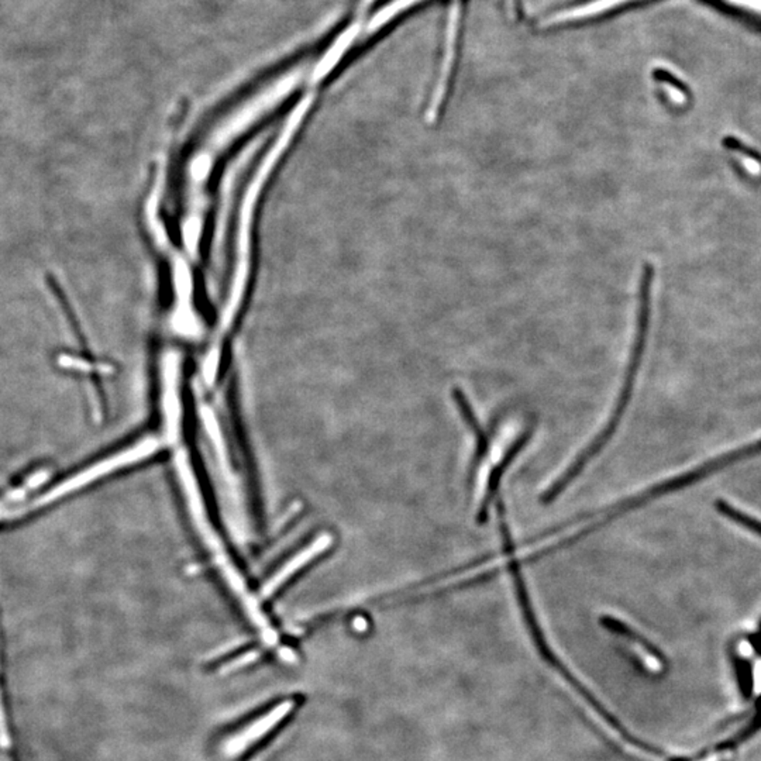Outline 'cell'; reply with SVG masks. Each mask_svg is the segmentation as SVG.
<instances>
[{
    "instance_id": "6da1fadb",
    "label": "cell",
    "mask_w": 761,
    "mask_h": 761,
    "mask_svg": "<svg viewBox=\"0 0 761 761\" xmlns=\"http://www.w3.org/2000/svg\"><path fill=\"white\" fill-rule=\"evenodd\" d=\"M653 278H655V268H653L650 263H646L643 269H641L640 291H639L638 331H636L635 344H633L630 361H629L628 371H626L622 393L619 395L618 403H616L615 409H613L612 416L609 419L603 430L588 446V448H585V451H583L578 456L577 460L574 461L568 467L567 471L563 476H558V480L556 483L551 484L546 489L545 494L540 496L541 505L548 506L553 503L567 489V486L583 473L586 464L590 463L593 458H595L602 451V448H605L606 443L613 438L619 423H621L623 415H625L629 401L632 398L633 386H635L639 367H640L641 358H643V353H645L646 339H648V319H650V295Z\"/></svg>"
},
{
    "instance_id": "7a4b0ae2",
    "label": "cell",
    "mask_w": 761,
    "mask_h": 761,
    "mask_svg": "<svg viewBox=\"0 0 761 761\" xmlns=\"http://www.w3.org/2000/svg\"><path fill=\"white\" fill-rule=\"evenodd\" d=\"M177 468H178L179 476H181L182 484H184L185 494H186V499H188L189 506H191L192 515H194L195 521H196V525H198L201 535L204 536V541H206V545H208V548L213 553L219 567L223 571L233 591H236V593H239V596H240L244 608H246L249 615L251 616V621L256 623L257 628L263 630L266 640L268 643H276V635H274L273 629L267 625L266 619L263 618V613L257 608L256 601L247 593L243 581L239 577V574L234 570L231 561L227 560V556H224L221 543L217 540L216 536L213 535V531H212L211 526H209L208 521H206L204 508H202L198 488H196L194 476H192L191 470H189L188 461L181 454L177 457Z\"/></svg>"
},
{
    "instance_id": "3957f363",
    "label": "cell",
    "mask_w": 761,
    "mask_h": 761,
    "mask_svg": "<svg viewBox=\"0 0 761 761\" xmlns=\"http://www.w3.org/2000/svg\"><path fill=\"white\" fill-rule=\"evenodd\" d=\"M159 446V441L152 440V439L144 440L143 443H140L139 446H136V448L122 451V453L117 454V456L111 457V458H107V460L95 464V466L88 468V470L77 474V476H72L69 480L64 481V483L57 485L56 488L50 489L49 493L44 494V495L39 496V498L34 499L32 503H26L24 506H20V508H17L16 511H7V512L5 513L4 518L14 519L17 518V516L29 513L30 511H34V509L49 505V503H54L57 499L61 498V496L74 493L77 489L94 483V481L97 480L99 476H106V474L119 470L122 467H126L129 466V464L143 460L146 457H149L151 454L156 453Z\"/></svg>"
},
{
    "instance_id": "277c9868",
    "label": "cell",
    "mask_w": 761,
    "mask_h": 761,
    "mask_svg": "<svg viewBox=\"0 0 761 761\" xmlns=\"http://www.w3.org/2000/svg\"><path fill=\"white\" fill-rule=\"evenodd\" d=\"M298 702L295 700H285L276 703L273 710L267 711L257 720L243 726V729L237 730L233 735L224 738L221 745V753L226 760L236 761L249 755L254 747L263 743L269 735H273L278 726L288 720Z\"/></svg>"
},
{
    "instance_id": "5b68a950",
    "label": "cell",
    "mask_w": 761,
    "mask_h": 761,
    "mask_svg": "<svg viewBox=\"0 0 761 761\" xmlns=\"http://www.w3.org/2000/svg\"><path fill=\"white\" fill-rule=\"evenodd\" d=\"M531 438V430L525 431L521 438L508 448L503 460H499L498 464L494 467L491 473H489L488 483H486L485 493H484L483 499H481L480 508L476 512V525L484 526L489 519V508L493 505L494 499L498 495L499 486L503 481V474L508 470V467L513 463L516 456L525 448L526 443Z\"/></svg>"
},
{
    "instance_id": "8992f818",
    "label": "cell",
    "mask_w": 761,
    "mask_h": 761,
    "mask_svg": "<svg viewBox=\"0 0 761 761\" xmlns=\"http://www.w3.org/2000/svg\"><path fill=\"white\" fill-rule=\"evenodd\" d=\"M600 622L609 632H612L613 635L619 636V638L625 639L630 645H635L639 656L641 658H645V665L653 673H658V671L663 670L665 665H663V660H661L660 653H658L656 646L651 645L650 641L645 639V636H641L640 633L636 632L635 629L630 628L628 623L622 622V621H619V619L613 618V616H602L600 619Z\"/></svg>"
},
{
    "instance_id": "52a82bcc",
    "label": "cell",
    "mask_w": 761,
    "mask_h": 761,
    "mask_svg": "<svg viewBox=\"0 0 761 761\" xmlns=\"http://www.w3.org/2000/svg\"><path fill=\"white\" fill-rule=\"evenodd\" d=\"M451 395H453L454 403H456L457 409L460 412L461 418L464 419V421H466L468 429L473 431L474 438H476V454H474L473 461L474 471L476 470V467L480 466L481 461H483L484 458H485L486 454H488V434L485 433L483 426H481L480 421L476 418V412L473 411V406H471L470 401L467 398L463 389L456 386V388H453V391H451Z\"/></svg>"
},
{
    "instance_id": "ba28073f",
    "label": "cell",
    "mask_w": 761,
    "mask_h": 761,
    "mask_svg": "<svg viewBox=\"0 0 761 761\" xmlns=\"http://www.w3.org/2000/svg\"><path fill=\"white\" fill-rule=\"evenodd\" d=\"M360 24L354 23L351 26L346 27L339 34V37L331 42L328 51L324 52V56L319 61L318 67L314 68L313 81H321L326 75H329V72L339 64V61L346 56V52L351 49L357 37L360 36Z\"/></svg>"
},
{
    "instance_id": "9c48e42d",
    "label": "cell",
    "mask_w": 761,
    "mask_h": 761,
    "mask_svg": "<svg viewBox=\"0 0 761 761\" xmlns=\"http://www.w3.org/2000/svg\"><path fill=\"white\" fill-rule=\"evenodd\" d=\"M329 545H331V539H329L328 536H323V538L314 541L313 545L309 546L306 550L299 553L294 560L286 563L285 567L282 568L279 573H276V575L269 580V583L264 586V595L269 596L271 593H276V590H278L279 586L285 583V581L291 577L292 574L298 571L299 568L303 567L304 564H308L312 558L316 557V556L321 554L322 551L328 548Z\"/></svg>"
},
{
    "instance_id": "30bf717a",
    "label": "cell",
    "mask_w": 761,
    "mask_h": 761,
    "mask_svg": "<svg viewBox=\"0 0 761 761\" xmlns=\"http://www.w3.org/2000/svg\"><path fill=\"white\" fill-rule=\"evenodd\" d=\"M176 376L169 373L167 376L166 396H164V411H166L167 428L169 438L176 439L179 425V401L177 394Z\"/></svg>"
},
{
    "instance_id": "8fae6325",
    "label": "cell",
    "mask_w": 761,
    "mask_h": 761,
    "mask_svg": "<svg viewBox=\"0 0 761 761\" xmlns=\"http://www.w3.org/2000/svg\"><path fill=\"white\" fill-rule=\"evenodd\" d=\"M421 2H423V0H393V2H389L385 7L378 10L374 14L373 19L369 20L367 32H374L376 30L383 29L391 20L395 19L396 16L403 14L405 10L411 9L413 5L421 4Z\"/></svg>"
},
{
    "instance_id": "7c38bea8",
    "label": "cell",
    "mask_w": 761,
    "mask_h": 761,
    "mask_svg": "<svg viewBox=\"0 0 761 761\" xmlns=\"http://www.w3.org/2000/svg\"><path fill=\"white\" fill-rule=\"evenodd\" d=\"M629 0H593L591 4L584 5V6L577 7V9L568 10L563 14H556L551 19V23H558V22H567V20L584 19V17L593 16L596 14H602L605 10L612 9L618 5L625 4Z\"/></svg>"
},
{
    "instance_id": "4fadbf2b",
    "label": "cell",
    "mask_w": 761,
    "mask_h": 761,
    "mask_svg": "<svg viewBox=\"0 0 761 761\" xmlns=\"http://www.w3.org/2000/svg\"><path fill=\"white\" fill-rule=\"evenodd\" d=\"M716 509H718V511H720L725 518L730 519V521H736L738 525L743 526V528L753 531L756 535L761 536V521H757V519L752 518V516L742 512V511H738V508L729 505V503H725V501H718V503H716Z\"/></svg>"
},
{
    "instance_id": "5bb4252c",
    "label": "cell",
    "mask_w": 761,
    "mask_h": 761,
    "mask_svg": "<svg viewBox=\"0 0 761 761\" xmlns=\"http://www.w3.org/2000/svg\"><path fill=\"white\" fill-rule=\"evenodd\" d=\"M722 144L725 149H730V151L733 152H738V154H742V156H745L746 159H752V161H755L758 167H761L760 152L746 146V144H743L740 140L735 139V137H725Z\"/></svg>"
},
{
    "instance_id": "9a60e30c",
    "label": "cell",
    "mask_w": 761,
    "mask_h": 761,
    "mask_svg": "<svg viewBox=\"0 0 761 761\" xmlns=\"http://www.w3.org/2000/svg\"><path fill=\"white\" fill-rule=\"evenodd\" d=\"M728 4L733 5L736 7H742V9L748 10L755 14L761 16V0H726Z\"/></svg>"
},
{
    "instance_id": "2e32d148",
    "label": "cell",
    "mask_w": 761,
    "mask_h": 761,
    "mask_svg": "<svg viewBox=\"0 0 761 761\" xmlns=\"http://www.w3.org/2000/svg\"><path fill=\"white\" fill-rule=\"evenodd\" d=\"M366 2H367V4H371V2H373V0H366Z\"/></svg>"
}]
</instances>
